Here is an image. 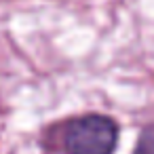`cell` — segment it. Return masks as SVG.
<instances>
[{"mask_svg": "<svg viewBox=\"0 0 154 154\" xmlns=\"http://www.w3.org/2000/svg\"><path fill=\"white\" fill-rule=\"evenodd\" d=\"M66 154H114L118 146V125L103 114H85L72 118L63 129Z\"/></svg>", "mask_w": 154, "mask_h": 154, "instance_id": "cell-1", "label": "cell"}]
</instances>
